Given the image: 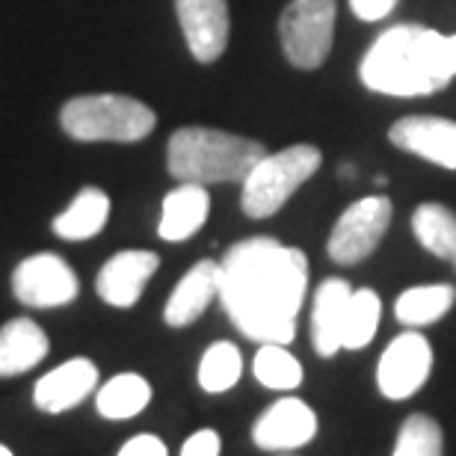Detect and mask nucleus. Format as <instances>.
Listing matches in <instances>:
<instances>
[{
  "label": "nucleus",
  "mask_w": 456,
  "mask_h": 456,
  "mask_svg": "<svg viewBox=\"0 0 456 456\" xmlns=\"http://www.w3.org/2000/svg\"><path fill=\"white\" fill-rule=\"evenodd\" d=\"M220 299L237 332L258 344H290L308 288V258L273 237L234 243L220 261Z\"/></svg>",
  "instance_id": "obj_1"
},
{
  "label": "nucleus",
  "mask_w": 456,
  "mask_h": 456,
  "mask_svg": "<svg viewBox=\"0 0 456 456\" xmlns=\"http://www.w3.org/2000/svg\"><path fill=\"white\" fill-rule=\"evenodd\" d=\"M370 93L418 98L433 95L456 77L451 36L421 24H395L377 36L359 66Z\"/></svg>",
  "instance_id": "obj_2"
},
{
  "label": "nucleus",
  "mask_w": 456,
  "mask_h": 456,
  "mask_svg": "<svg viewBox=\"0 0 456 456\" xmlns=\"http://www.w3.org/2000/svg\"><path fill=\"white\" fill-rule=\"evenodd\" d=\"M267 149L258 140L240 134L216 131V127H181L169 136L167 167L169 175L196 184H225L249 175Z\"/></svg>",
  "instance_id": "obj_3"
},
{
  "label": "nucleus",
  "mask_w": 456,
  "mask_h": 456,
  "mask_svg": "<svg viewBox=\"0 0 456 456\" xmlns=\"http://www.w3.org/2000/svg\"><path fill=\"white\" fill-rule=\"evenodd\" d=\"M60 125L80 142H140L158 125L149 104L127 95H77L62 104Z\"/></svg>",
  "instance_id": "obj_4"
},
{
  "label": "nucleus",
  "mask_w": 456,
  "mask_h": 456,
  "mask_svg": "<svg viewBox=\"0 0 456 456\" xmlns=\"http://www.w3.org/2000/svg\"><path fill=\"white\" fill-rule=\"evenodd\" d=\"M321 149L308 142L288 145L276 154H264L243 178V214L252 220H267V216L279 214V208H285L288 199L321 169Z\"/></svg>",
  "instance_id": "obj_5"
},
{
  "label": "nucleus",
  "mask_w": 456,
  "mask_h": 456,
  "mask_svg": "<svg viewBox=\"0 0 456 456\" xmlns=\"http://www.w3.org/2000/svg\"><path fill=\"white\" fill-rule=\"evenodd\" d=\"M335 0H290L279 18L281 51L290 66L321 69L335 39Z\"/></svg>",
  "instance_id": "obj_6"
},
{
  "label": "nucleus",
  "mask_w": 456,
  "mask_h": 456,
  "mask_svg": "<svg viewBox=\"0 0 456 456\" xmlns=\"http://www.w3.org/2000/svg\"><path fill=\"white\" fill-rule=\"evenodd\" d=\"M391 225V202L386 196H368L353 202L335 223L326 252L338 264H359L377 249Z\"/></svg>",
  "instance_id": "obj_7"
},
{
  "label": "nucleus",
  "mask_w": 456,
  "mask_h": 456,
  "mask_svg": "<svg viewBox=\"0 0 456 456\" xmlns=\"http://www.w3.org/2000/svg\"><path fill=\"white\" fill-rule=\"evenodd\" d=\"M77 273L60 255L39 252L24 258L12 273V294L18 303L33 308H60L77 297Z\"/></svg>",
  "instance_id": "obj_8"
},
{
  "label": "nucleus",
  "mask_w": 456,
  "mask_h": 456,
  "mask_svg": "<svg viewBox=\"0 0 456 456\" xmlns=\"http://www.w3.org/2000/svg\"><path fill=\"white\" fill-rule=\"evenodd\" d=\"M433 370V346L421 332H403L388 344L377 368V386L388 400H406Z\"/></svg>",
  "instance_id": "obj_9"
},
{
  "label": "nucleus",
  "mask_w": 456,
  "mask_h": 456,
  "mask_svg": "<svg viewBox=\"0 0 456 456\" xmlns=\"http://www.w3.org/2000/svg\"><path fill=\"white\" fill-rule=\"evenodd\" d=\"M175 12L190 53L199 62L220 60L232 27L225 0H175Z\"/></svg>",
  "instance_id": "obj_10"
},
{
  "label": "nucleus",
  "mask_w": 456,
  "mask_h": 456,
  "mask_svg": "<svg viewBox=\"0 0 456 456\" xmlns=\"http://www.w3.org/2000/svg\"><path fill=\"white\" fill-rule=\"evenodd\" d=\"M317 436V415L297 397L276 400L252 427V439L264 451H297Z\"/></svg>",
  "instance_id": "obj_11"
},
{
  "label": "nucleus",
  "mask_w": 456,
  "mask_h": 456,
  "mask_svg": "<svg viewBox=\"0 0 456 456\" xmlns=\"http://www.w3.org/2000/svg\"><path fill=\"white\" fill-rule=\"evenodd\" d=\"M388 140L436 167L456 169V122L439 116H406L391 125Z\"/></svg>",
  "instance_id": "obj_12"
},
{
  "label": "nucleus",
  "mask_w": 456,
  "mask_h": 456,
  "mask_svg": "<svg viewBox=\"0 0 456 456\" xmlns=\"http://www.w3.org/2000/svg\"><path fill=\"white\" fill-rule=\"evenodd\" d=\"M158 267H160L158 252H149V249L116 252L102 267V273H98V281H95L98 297H102L107 305L131 308L136 305V299L142 297L145 285H149V279L158 273Z\"/></svg>",
  "instance_id": "obj_13"
},
{
  "label": "nucleus",
  "mask_w": 456,
  "mask_h": 456,
  "mask_svg": "<svg viewBox=\"0 0 456 456\" xmlns=\"http://www.w3.org/2000/svg\"><path fill=\"white\" fill-rule=\"evenodd\" d=\"M95 386H98L95 364L89 359H69L36 382L33 403H36V409H42V412L60 415V412H69V409L84 403V400L95 391Z\"/></svg>",
  "instance_id": "obj_14"
},
{
  "label": "nucleus",
  "mask_w": 456,
  "mask_h": 456,
  "mask_svg": "<svg viewBox=\"0 0 456 456\" xmlns=\"http://www.w3.org/2000/svg\"><path fill=\"white\" fill-rule=\"evenodd\" d=\"M220 276L223 267L211 258L193 264L172 290L169 303L163 308V321L175 326V330L199 321L205 314V308L214 303V297H220Z\"/></svg>",
  "instance_id": "obj_15"
},
{
  "label": "nucleus",
  "mask_w": 456,
  "mask_h": 456,
  "mask_svg": "<svg viewBox=\"0 0 456 456\" xmlns=\"http://www.w3.org/2000/svg\"><path fill=\"white\" fill-rule=\"evenodd\" d=\"M208 211H211V196H208L205 184L181 181V187H175L163 199L158 234L163 240H172V243L187 240V237H193L199 228L205 225Z\"/></svg>",
  "instance_id": "obj_16"
},
{
  "label": "nucleus",
  "mask_w": 456,
  "mask_h": 456,
  "mask_svg": "<svg viewBox=\"0 0 456 456\" xmlns=\"http://www.w3.org/2000/svg\"><path fill=\"white\" fill-rule=\"evenodd\" d=\"M353 297V288L344 279H323L321 288L314 290V312H312V341L314 350L330 359L341 346L344 330V312Z\"/></svg>",
  "instance_id": "obj_17"
},
{
  "label": "nucleus",
  "mask_w": 456,
  "mask_h": 456,
  "mask_svg": "<svg viewBox=\"0 0 456 456\" xmlns=\"http://www.w3.org/2000/svg\"><path fill=\"white\" fill-rule=\"evenodd\" d=\"M51 344L42 326L30 317H15L6 326H0V377H18L24 370H33Z\"/></svg>",
  "instance_id": "obj_18"
},
{
  "label": "nucleus",
  "mask_w": 456,
  "mask_h": 456,
  "mask_svg": "<svg viewBox=\"0 0 456 456\" xmlns=\"http://www.w3.org/2000/svg\"><path fill=\"white\" fill-rule=\"evenodd\" d=\"M107 216H110V199L104 190L84 187L75 202L53 220V234L62 240H89L107 225Z\"/></svg>",
  "instance_id": "obj_19"
},
{
  "label": "nucleus",
  "mask_w": 456,
  "mask_h": 456,
  "mask_svg": "<svg viewBox=\"0 0 456 456\" xmlns=\"http://www.w3.org/2000/svg\"><path fill=\"white\" fill-rule=\"evenodd\" d=\"M456 290L451 285H418L397 297L395 314L403 326H427L451 312Z\"/></svg>",
  "instance_id": "obj_20"
},
{
  "label": "nucleus",
  "mask_w": 456,
  "mask_h": 456,
  "mask_svg": "<svg viewBox=\"0 0 456 456\" xmlns=\"http://www.w3.org/2000/svg\"><path fill=\"white\" fill-rule=\"evenodd\" d=\"M151 400V386L140 373H118L107 386L98 391V412L110 421H127V418L140 415Z\"/></svg>",
  "instance_id": "obj_21"
},
{
  "label": "nucleus",
  "mask_w": 456,
  "mask_h": 456,
  "mask_svg": "<svg viewBox=\"0 0 456 456\" xmlns=\"http://www.w3.org/2000/svg\"><path fill=\"white\" fill-rule=\"evenodd\" d=\"M412 232L418 243L436 258H453L456 255V214L439 202L418 205L412 214Z\"/></svg>",
  "instance_id": "obj_22"
},
{
  "label": "nucleus",
  "mask_w": 456,
  "mask_h": 456,
  "mask_svg": "<svg viewBox=\"0 0 456 456\" xmlns=\"http://www.w3.org/2000/svg\"><path fill=\"white\" fill-rule=\"evenodd\" d=\"M379 297L370 288L353 290L350 303L344 312V330H341V346L344 350H362L373 341L379 326Z\"/></svg>",
  "instance_id": "obj_23"
},
{
  "label": "nucleus",
  "mask_w": 456,
  "mask_h": 456,
  "mask_svg": "<svg viewBox=\"0 0 456 456\" xmlns=\"http://www.w3.org/2000/svg\"><path fill=\"white\" fill-rule=\"evenodd\" d=\"M243 373L240 350L232 341H216L205 350L202 362H199V386L208 395H223V391L234 388Z\"/></svg>",
  "instance_id": "obj_24"
},
{
  "label": "nucleus",
  "mask_w": 456,
  "mask_h": 456,
  "mask_svg": "<svg viewBox=\"0 0 456 456\" xmlns=\"http://www.w3.org/2000/svg\"><path fill=\"white\" fill-rule=\"evenodd\" d=\"M255 377L273 391H294L303 382V364L285 350V344H261L255 355Z\"/></svg>",
  "instance_id": "obj_25"
},
{
  "label": "nucleus",
  "mask_w": 456,
  "mask_h": 456,
  "mask_svg": "<svg viewBox=\"0 0 456 456\" xmlns=\"http://www.w3.org/2000/svg\"><path fill=\"white\" fill-rule=\"evenodd\" d=\"M442 451L439 424L427 415H409L397 433L395 456H439Z\"/></svg>",
  "instance_id": "obj_26"
},
{
  "label": "nucleus",
  "mask_w": 456,
  "mask_h": 456,
  "mask_svg": "<svg viewBox=\"0 0 456 456\" xmlns=\"http://www.w3.org/2000/svg\"><path fill=\"white\" fill-rule=\"evenodd\" d=\"M220 451H223L220 433H214V430H199L181 444V453L184 456H216Z\"/></svg>",
  "instance_id": "obj_27"
},
{
  "label": "nucleus",
  "mask_w": 456,
  "mask_h": 456,
  "mask_svg": "<svg viewBox=\"0 0 456 456\" xmlns=\"http://www.w3.org/2000/svg\"><path fill=\"white\" fill-rule=\"evenodd\" d=\"M118 456H167V444H163L158 436H134L127 439L122 448H118Z\"/></svg>",
  "instance_id": "obj_28"
},
{
  "label": "nucleus",
  "mask_w": 456,
  "mask_h": 456,
  "mask_svg": "<svg viewBox=\"0 0 456 456\" xmlns=\"http://www.w3.org/2000/svg\"><path fill=\"white\" fill-rule=\"evenodd\" d=\"M395 6H397V0H350V9L362 21H379V18L391 15Z\"/></svg>",
  "instance_id": "obj_29"
},
{
  "label": "nucleus",
  "mask_w": 456,
  "mask_h": 456,
  "mask_svg": "<svg viewBox=\"0 0 456 456\" xmlns=\"http://www.w3.org/2000/svg\"><path fill=\"white\" fill-rule=\"evenodd\" d=\"M341 175H344V178H353V175H355V169L350 167V163H346V167H341Z\"/></svg>",
  "instance_id": "obj_30"
},
{
  "label": "nucleus",
  "mask_w": 456,
  "mask_h": 456,
  "mask_svg": "<svg viewBox=\"0 0 456 456\" xmlns=\"http://www.w3.org/2000/svg\"><path fill=\"white\" fill-rule=\"evenodd\" d=\"M451 53H453V69H456V36H451Z\"/></svg>",
  "instance_id": "obj_31"
},
{
  "label": "nucleus",
  "mask_w": 456,
  "mask_h": 456,
  "mask_svg": "<svg viewBox=\"0 0 456 456\" xmlns=\"http://www.w3.org/2000/svg\"><path fill=\"white\" fill-rule=\"evenodd\" d=\"M9 453H12V451H9L6 444H0V456H9Z\"/></svg>",
  "instance_id": "obj_32"
},
{
  "label": "nucleus",
  "mask_w": 456,
  "mask_h": 456,
  "mask_svg": "<svg viewBox=\"0 0 456 456\" xmlns=\"http://www.w3.org/2000/svg\"><path fill=\"white\" fill-rule=\"evenodd\" d=\"M453 258H456V255H453Z\"/></svg>",
  "instance_id": "obj_33"
}]
</instances>
